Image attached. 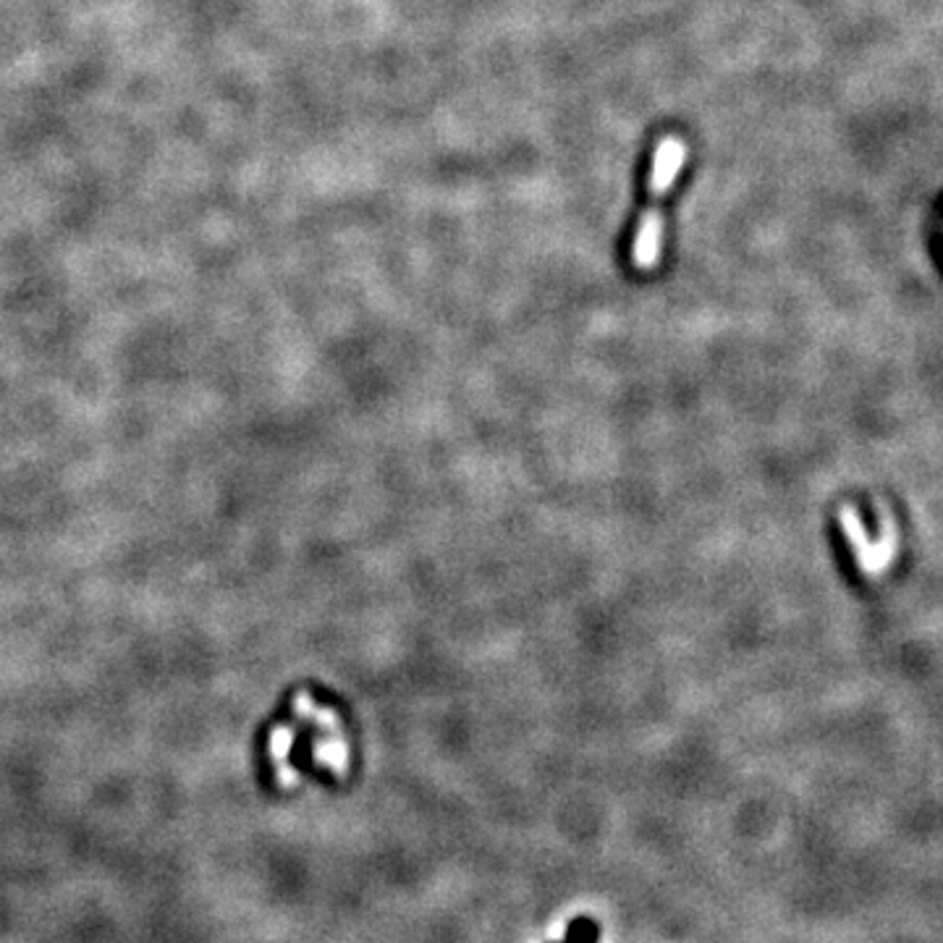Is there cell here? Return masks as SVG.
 Wrapping results in <instances>:
<instances>
[{
    "label": "cell",
    "instance_id": "obj_2",
    "mask_svg": "<svg viewBox=\"0 0 943 943\" xmlns=\"http://www.w3.org/2000/svg\"><path fill=\"white\" fill-rule=\"evenodd\" d=\"M838 516H842V529H844V535H847V540L851 545V554H855L857 569L868 577L883 575V571L889 569V564L893 558V545H897V535H886L883 540L872 543L868 533H865L862 519H859L857 508L851 506V503H844L842 514Z\"/></svg>",
    "mask_w": 943,
    "mask_h": 943
},
{
    "label": "cell",
    "instance_id": "obj_1",
    "mask_svg": "<svg viewBox=\"0 0 943 943\" xmlns=\"http://www.w3.org/2000/svg\"><path fill=\"white\" fill-rule=\"evenodd\" d=\"M687 160V142L668 135L655 144L647 173V205L642 210L637 234L632 244V265L637 270H655L663 255V202L674 192Z\"/></svg>",
    "mask_w": 943,
    "mask_h": 943
},
{
    "label": "cell",
    "instance_id": "obj_3",
    "mask_svg": "<svg viewBox=\"0 0 943 943\" xmlns=\"http://www.w3.org/2000/svg\"><path fill=\"white\" fill-rule=\"evenodd\" d=\"M598 941V928L592 925V920H575L569 928V939L566 943H596Z\"/></svg>",
    "mask_w": 943,
    "mask_h": 943
}]
</instances>
